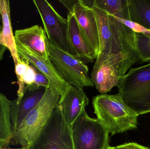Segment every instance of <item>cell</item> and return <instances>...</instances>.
<instances>
[{
  "label": "cell",
  "mask_w": 150,
  "mask_h": 149,
  "mask_svg": "<svg viewBox=\"0 0 150 149\" xmlns=\"http://www.w3.org/2000/svg\"><path fill=\"white\" fill-rule=\"evenodd\" d=\"M98 24L100 46L93 68L112 65L120 78L140 61L137 33L114 16L95 7L92 8Z\"/></svg>",
  "instance_id": "6da1fadb"
},
{
  "label": "cell",
  "mask_w": 150,
  "mask_h": 149,
  "mask_svg": "<svg viewBox=\"0 0 150 149\" xmlns=\"http://www.w3.org/2000/svg\"><path fill=\"white\" fill-rule=\"evenodd\" d=\"M92 103L97 119L112 136L137 128L139 115L118 94L97 95L93 99Z\"/></svg>",
  "instance_id": "7a4b0ae2"
},
{
  "label": "cell",
  "mask_w": 150,
  "mask_h": 149,
  "mask_svg": "<svg viewBox=\"0 0 150 149\" xmlns=\"http://www.w3.org/2000/svg\"><path fill=\"white\" fill-rule=\"evenodd\" d=\"M117 87L122 100L138 115L150 113V63L129 69Z\"/></svg>",
  "instance_id": "3957f363"
},
{
  "label": "cell",
  "mask_w": 150,
  "mask_h": 149,
  "mask_svg": "<svg viewBox=\"0 0 150 149\" xmlns=\"http://www.w3.org/2000/svg\"><path fill=\"white\" fill-rule=\"evenodd\" d=\"M60 96L51 88H46L42 99L18 127L10 145H19L22 148L30 146L59 105Z\"/></svg>",
  "instance_id": "277c9868"
},
{
  "label": "cell",
  "mask_w": 150,
  "mask_h": 149,
  "mask_svg": "<svg viewBox=\"0 0 150 149\" xmlns=\"http://www.w3.org/2000/svg\"><path fill=\"white\" fill-rule=\"evenodd\" d=\"M47 51L50 62L62 78L69 84L83 89L93 87L89 68L84 61L49 42L45 36Z\"/></svg>",
  "instance_id": "5b68a950"
},
{
  "label": "cell",
  "mask_w": 150,
  "mask_h": 149,
  "mask_svg": "<svg viewBox=\"0 0 150 149\" xmlns=\"http://www.w3.org/2000/svg\"><path fill=\"white\" fill-rule=\"evenodd\" d=\"M29 149H74L72 127L58 106Z\"/></svg>",
  "instance_id": "8992f818"
},
{
  "label": "cell",
  "mask_w": 150,
  "mask_h": 149,
  "mask_svg": "<svg viewBox=\"0 0 150 149\" xmlns=\"http://www.w3.org/2000/svg\"><path fill=\"white\" fill-rule=\"evenodd\" d=\"M74 149H107L109 145V133L98 119L88 116L86 109L72 127Z\"/></svg>",
  "instance_id": "52a82bcc"
},
{
  "label": "cell",
  "mask_w": 150,
  "mask_h": 149,
  "mask_svg": "<svg viewBox=\"0 0 150 149\" xmlns=\"http://www.w3.org/2000/svg\"><path fill=\"white\" fill-rule=\"evenodd\" d=\"M41 17L47 38L59 49L74 54L68 38V21L46 0H33Z\"/></svg>",
  "instance_id": "ba28073f"
},
{
  "label": "cell",
  "mask_w": 150,
  "mask_h": 149,
  "mask_svg": "<svg viewBox=\"0 0 150 149\" xmlns=\"http://www.w3.org/2000/svg\"><path fill=\"white\" fill-rule=\"evenodd\" d=\"M73 12L83 36L97 59L99 50V36L93 9L85 5L82 0H78L73 7Z\"/></svg>",
  "instance_id": "9c48e42d"
},
{
  "label": "cell",
  "mask_w": 150,
  "mask_h": 149,
  "mask_svg": "<svg viewBox=\"0 0 150 149\" xmlns=\"http://www.w3.org/2000/svg\"><path fill=\"white\" fill-rule=\"evenodd\" d=\"M89 103V99L83 89L69 85L61 95L58 106L68 125L72 127Z\"/></svg>",
  "instance_id": "30bf717a"
},
{
  "label": "cell",
  "mask_w": 150,
  "mask_h": 149,
  "mask_svg": "<svg viewBox=\"0 0 150 149\" xmlns=\"http://www.w3.org/2000/svg\"><path fill=\"white\" fill-rule=\"evenodd\" d=\"M16 48L20 59L28 61L43 73L49 80L50 88L61 95L69 84L62 78L49 59H45L25 47L16 45Z\"/></svg>",
  "instance_id": "8fae6325"
},
{
  "label": "cell",
  "mask_w": 150,
  "mask_h": 149,
  "mask_svg": "<svg viewBox=\"0 0 150 149\" xmlns=\"http://www.w3.org/2000/svg\"><path fill=\"white\" fill-rule=\"evenodd\" d=\"M46 34L38 25L17 30L14 34L16 45L25 47L46 59H49L46 44Z\"/></svg>",
  "instance_id": "7c38bea8"
},
{
  "label": "cell",
  "mask_w": 150,
  "mask_h": 149,
  "mask_svg": "<svg viewBox=\"0 0 150 149\" xmlns=\"http://www.w3.org/2000/svg\"><path fill=\"white\" fill-rule=\"evenodd\" d=\"M68 21V38L74 55L85 62L92 63L96 57L83 36L74 14L69 12Z\"/></svg>",
  "instance_id": "4fadbf2b"
},
{
  "label": "cell",
  "mask_w": 150,
  "mask_h": 149,
  "mask_svg": "<svg viewBox=\"0 0 150 149\" xmlns=\"http://www.w3.org/2000/svg\"><path fill=\"white\" fill-rule=\"evenodd\" d=\"M45 89L40 88L35 91L25 90L24 95L19 102L10 101L11 119L13 134L18 126L27 115L41 100Z\"/></svg>",
  "instance_id": "5bb4252c"
},
{
  "label": "cell",
  "mask_w": 150,
  "mask_h": 149,
  "mask_svg": "<svg viewBox=\"0 0 150 149\" xmlns=\"http://www.w3.org/2000/svg\"><path fill=\"white\" fill-rule=\"evenodd\" d=\"M0 15L2 18V29L0 32V44L9 51L16 64L21 61L17 50L11 21L10 6L8 0H0Z\"/></svg>",
  "instance_id": "9a60e30c"
},
{
  "label": "cell",
  "mask_w": 150,
  "mask_h": 149,
  "mask_svg": "<svg viewBox=\"0 0 150 149\" xmlns=\"http://www.w3.org/2000/svg\"><path fill=\"white\" fill-rule=\"evenodd\" d=\"M90 77L96 89L101 94H105L117 87L120 78L117 70L109 64L93 68Z\"/></svg>",
  "instance_id": "2e32d148"
},
{
  "label": "cell",
  "mask_w": 150,
  "mask_h": 149,
  "mask_svg": "<svg viewBox=\"0 0 150 149\" xmlns=\"http://www.w3.org/2000/svg\"><path fill=\"white\" fill-rule=\"evenodd\" d=\"M13 134L10 101L0 92V147H7L9 145Z\"/></svg>",
  "instance_id": "e0dca14e"
},
{
  "label": "cell",
  "mask_w": 150,
  "mask_h": 149,
  "mask_svg": "<svg viewBox=\"0 0 150 149\" xmlns=\"http://www.w3.org/2000/svg\"><path fill=\"white\" fill-rule=\"evenodd\" d=\"M15 71L17 78L18 89L17 91L16 103H18L23 97L25 88L33 85L35 77V68L30 63L24 59L15 65Z\"/></svg>",
  "instance_id": "ac0fdd59"
},
{
  "label": "cell",
  "mask_w": 150,
  "mask_h": 149,
  "mask_svg": "<svg viewBox=\"0 0 150 149\" xmlns=\"http://www.w3.org/2000/svg\"><path fill=\"white\" fill-rule=\"evenodd\" d=\"M130 21L150 30V0H128Z\"/></svg>",
  "instance_id": "d6986e66"
},
{
  "label": "cell",
  "mask_w": 150,
  "mask_h": 149,
  "mask_svg": "<svg viewBox=\"0 0 150 149\" xmlns=\"http://www.w3.org/2000/svg\"><path fill=\"white\" fill-rule=\"evenodd\" d=\"M93 7L118 18L130 21L128 0H94Z\"/></svg>",
  "instance_id": "ffe728a7"
},
{
  "label": "cell",
  "mask_w": 150,
  "mask_h": 149,
  "mask_svg": "<svg viewBox=\"0 0 150 149\" xmlns=\"http://www.w3.org/2000/svg\"><path fill=\"white\" fill-rule=\"evenodd\" d=\"M137 39L140 61L149 62L150 60V34L137 33Z\"/></svg>",
  "instance_id": "44dd1931"
},
{
  "label": "cell",
  "mask_w": 150,
  "mask_h": 149,
  "mask_svg": "<svg viewBox=\"0 0 150 149\" xmlns=\"http://www.w3.org/2000/svg\"><path fill=\"white\" fill-rule=\"evenodd\" d=\"M35 77L34 83L31 86L25 88V90L35 91L39 90L41 87H45V89L50 88V83L47 77L36 68H35Z\"/></svg>",
  "instance_id": "7402d4cb"
},
{
  "label": "cell",
  "mask_w": 150,
  "mask_h": 149,
  "mask_svg": "<svg viewBox=\"0 0 150 149\" xmlns=\"http://www.w3.org/2000/svg\"><path fill=\"white\" fill-rule=\"evenodd\" d=\"M119 21L124 24L126 26L130 28L136 33H142L143 34H150V30L145 29L138 24L130 20H126L116 17Z\"/></svg>",
  "instance_id": "603a6c76"
},
{
  "label": "cell",
  "mask_w": 150,
  "mask_h": 149,
  "mask_svg": "<svg viewBox=\"0 0 150 149\" xmlns=\"http://www.w3.org/2000/svg\"><path fill=\"white\" fill-rule=\"evenodd\" d=\"M111 149H150V148L143 146L136 143L130 142L116 147H111Z\"/></svg>",
  "instance_id": "cb8c5ba5"
},
{
  "label": "cell",
  "mask_w": 150,
  "mask_h": 149,
  "mask_svg": "<svg viewBox=\"0 0 150 149\" xmlns=\"http://www.w3.org/2000/svg\"><path fill=\"white\" fill-rule=\"evenodd\" d=\"M77 1H59L63 5H64L66 8L69 10V12H73V7L74 5L77 2Z\"/></svg>",
  "instance_id": "d4e9b609"
},
{
  "label": "cell",
  "mask_w": 150,
  "mask_h": 149,
  "mask_svg": "<svg viewBox=\"0 0 150 149\" xmlns=\"http://www.w3.org/2000/svg\"><path fill=\"white\" fill-rule=\"evenodd\" d=\"M6 49L7 48L5 46L0 44V61L3 58L4 52Z\"/></svg>",
  "instance_id": "484cf974"
},
{
  "label": "cell",
  "mask_w": 150,
  "mask_h": 149,
  "mask_svg": "<svg viewBox=\"0 0 150 149\" xmlns=\"http://www.w3.org/2000/svg\"><path fill=\"white\" fill-rule=\"evenodd\" d=\"M0 149H29V146L22 148H7V147H0Z\"/></svg>",
  "instance_id": "4316f807"
},
{
  "label": "cell",
  "mask_w": 150,
  "mask_h": 149,
  "mask_svg": "<svg viewBox=\"0 0 150 149\" xmlns=\"http://www.w3.org/2000/svg\"><path fill=\"white\" fill-rule=\"evenodd\" d=\"M2 29V25L1 24V19H0V32H1V31Z\"/></svg>",
  "instance_id": "83f0119b"
},
{
  "label": "cell",
  "mask_w": 150,
  "mask_h": 149,
  "mask_svg": "<svg viewBox=\"0 0 150 149\" xmlns=\"http://www.w3.org/2000/svg\"><path fill=\"white\" fill-rule=\"evenodd\" d=\"M107 149H111V146H109V147Z\"/></svg>",
  "instance_id": "f1b7e54d"
}]
</instances>
